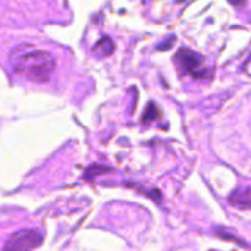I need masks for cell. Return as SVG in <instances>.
Masks as SVG:
<instances>
[{"label": "cell", "instance_id": "obj_1", "mask_svg": "<svg viewBox=\"0 0 251 251\" xmlns=\"http://www.w3.org/2000/svg\"><path fill=\"white\" fill-rule=\"evenodd\" d=\"M9 62L16 74L35 82H49L56 62L54 57L34 46H19L9 54Z\"/></svg>", "mask_w": 251, "mask_h": 251}, {"label": "cell", "instance_id": "obj_8", "mask_svg": "<svg viewBox=\"0 0 251 251\" xmlns=\"http://www.w3.org/2000/svg\"><path fill=\"white\" fill-rule=\"evenodd\" d=\"M232 6H244L247 0H228Z\"/></svg>", "mask_w": 251, "mask_h": 251}, {"label": "cell", "instance_id": "obj_2", "mask_svg": "<svg viewBox=\"0 0 251 251\" xmlns=\"http://www.w3.org/2000/svg\"><path fill=\"white\" fill-rule=\"evenodd\" d=\"M175 62L178 68L182 71V74L190 75L193 78H201V79L206 78V71L201 69L203 57L196 51L188 49H181L175 56Z\"/></svg>", "mask_w": 251, "mask_h": 251}, {"label": "cell", "instance_id": "obj_7", "mask_svg": "<svg viewBox=\"0 0 251 251\" xmlns=\"http://www.w3.org/2000/svg\"><path fill=\"white\" fill-rule=\"evenodd\" d=\"M174 41H175V38H171V41L168 40L165 44H160L159 46V50H168V49H171V46L174 44Z\"/></svg>", "mask_w": 251, "mask_h": 251}, {"label": "cell", "instance_id": "obj_6", "mask_svg": "<svg viewBox=\"0 0 251 251\" xmlns=\"http://www.w3.org/2000/svg\"><path fill=\"white\" fill-rule=\"evenodd\" d=\"M157 116H159L157 107L153 103H150L149 107H147V110L144 112V121H151V119H156Z\"/></svg>", "mask_w": 251, "mask_h": 251}, {"label": "cell", "instance_id": "obj_4", "mask_svg": "<svg viewBox=\"0 0 251 251\" xmlns=\"http://www.w3.org/2000/svg\"><path fill=\"white\" fill-rule=\"evenodd\" d=\"M231 201H232L234 206L247 210V209L250 207V190H249V188H244L243 191H237V193L232 196Z\"/></svg>", "mask_w": 251, "mask_h": 251}, {"label": "cell", "instance_id": "obj_3", "mask_svg": "<svg viewBox=\"0 0 251 251\" xmlns=\"http://www.w3.org/2000/svg\"><path fill=\"white\" fill-rule=\"evenodd\" d=\"M41 241L37 231H19L4 246L3 251H32Z\"/></svg>", "mask_w": 251, "mask_h": 251}, {"label": "cell", "instance_id": "obj_5", "mask_svg": "<svg viewBox=\"0 0 251 251\" xmlns=\"http://www.w3.org/2000/svg\"><path fill=\"white\" fill-rule=\"evenodd\" d=\"M93 50H94L96 53H99L100 56H109V54L113 53L115 44H113V41H112L109 37H104V38H101V40L94 46Z\"/></svg>", "mask_w": 251, "mask_h": 251}]
</instances>
